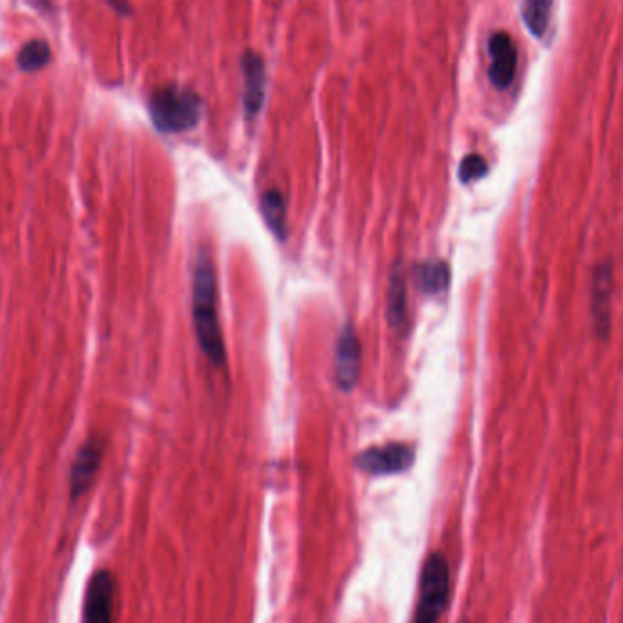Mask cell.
Returning <instances> with one entry per match:
<instances>
[{"mask_svg":"<svg viewBox=\"0 0 623 623\" xmlns=\"http://www.w3.org/2000/svg\"><path fill=\"white\" fill-rule=\"evenodd\" d=\"M390 325L394 328L405 327L407 321V286H405L401 272H394L389 288V308H387Z\"/></svg>","mask_w":623,"mask_h":623,"instance_id":"5bb4252c","label":"cell"},{"mask_svg":"<svg viewBox=\"0 0 623 623\" xmlns=\"http://www.w3.org/2000/svg\"><path fill=\"white\" fill-rule=\"evenodd\" d=\"M241 70H243V79H245L243 108H245L246 118L254 119L261 112L263 104H265V62L257 53L246 52L243 59H241Z\"/></svg>","mask_w":623,"mask_h":623,"instance_id":"30bf717a","label":"cell"},{"mask_svg":"<svg viewBox=\"0 0 623 623\" xmlns=\"http://www.w3.org/2000/svg\"><path fill=\"white\" fill-rule=\"evenodd\" d=\"M359 368H361V345L353 325H345L336 347V374H338L339 389L353 390L358 384Z\"/></svg>","mask_w":623,"mask_h":623,"instance_id":"ba28073f","label":"cell"},{"mask_svg":"<svg viewBox=\"0 0 623 623\" xmlns=\"http://www.w3.org/2000/svg\"><path fill=\"white\" fill-rule=\"evenodd\" d=\"M359 469L372 476L399 474L409 470L415 463V450L409 445L389 443L372 447L358 456Z\"/></svg>","mask_w":623,"mask_h":623,"instance_id":"277c9868","label":"cell"},{"mask_svg":"<svg viewBox=\"0 0 623 623\" xmlns=\"http://www.w3.org/2000/svg\"><path fill=\"white\" fill-rule=\"evenodd\" d=\"M261 214L277 239L286 237V203L279 190H268L261 200Z\"/></svg>","mask_w":623,"mask_h":623,"instance_id":"7c38bea8","label":"cell"},{"mask_svg":"<svg viewBox=\"0 0 623 623\" xmlns=\"http://www.w3.org/2000/svg\"><path fill=\"white\" fill-rule=\"evenodd\" d=\"M461 623H469V622H461Z\"/></svg>","mask_w":623,"mask_h":623,"instance_id":"ac0fdd59","label":"cell"},{"mask_svg":"<svg viewBox=\"0 0 623 623\" xmlns=\"http://www.w3.org/2000/svg\"><path fill=\"white\" fill-rule=\"evenodd\" d=\"M489 81L498 90H507L511 86L517 75L518 50L512 42L511 35L505 31H496L489 39Z\"/></svg>","mask_w":623,"mask_h":623,"instance_id":"8992f818","label":"cell"},{"mask_svg":"<svg viewBox=\"0 0 623 623\" xmlns=\"http://www.w3.org/2000/svg\"><path fill=\"white\" fill-rule=\"evenodd\" d=\"M416 279H418V286L425 294L438 296L441 292L447 290V286H449V265L440 259L425 261L416 270Z\"/></svg>","mask_w":623,"mask_h":623,"instance_id":"8fae6325","label":"cell"},{"mask_svg":"<svg viewBox=\"0 0 623 623\" xmlns=\"http://www.w3.org/2000/svg\"><path fill=\"white\" fill-rule=\"evenodd\" d=\"M203 103L197 93L180 86L157 88L150 98V118L163 133L192 130L200 123Z\"/></svg>","mask_w":623,"mask_h":623,"instance_id":"7a4b0ae2","label":"cell"},{"mask_svg":"<svg viewBox=\"0 0 623 623\" xmlns=\"http://www.w3.org/2000/svg\"><path fill=\"white\" fill-rule=\"evenodd\" d=\"M192 310L195 334L203 353L210 364L223 367L226 364V350L217 317V279L214 263L206 252H201L195 261Z\"/></svg>","mask_w":623,"mask_h":623,"instance_id":"6da1fadb","label":"cell"},{"mask_svg":"<svg viewBox=\"0 0 623 623\" xmlns=\"http://www.w3.org/2000/svg\"><path fill=\"white\" fill-rule=\"evenodd\" d=\"M103 455L104 441L99 438H90L79 449L78 456L73 460L72 476H70V487H72V496L75 500L92 487L101 461H103Z\"/></svg>","mask_w":623,"mask_h":623,"instance_id":"9c48e42d","label":"cell"},{"mask_svg":"<svg viewBox=\"0 0 623 623\" xmlns=\"http://www.w3.org/2000/svg\"><path fill=\"white\" fill-rule=\"evenodd\" d=\"M489 172L486 159L478 154L467 155L460 164V180L461 183H472V181L486 177Z\"/></svg>","mask_w":623,"mask_h":623,"instance_id":"2e32d148","label":"cell"},{"mask_svg":"<svg viewBox=\"0 0 623 623\" xmlns=\"http://www.w3.org/2000/svg\"><path fill=\"white\" fill-rule=\"evenodd\" d=\"M108 2H110V4L119 11V13H123V16H130V11H132V8H130L126 0H108Z\"/></svg>","mask_w":623,"mask_h":623,"instance_id":"e0dca14e","label":"cell"},{"mask_svg":"<svg viewBox=\"0 0 623 623\" xmlns=\"http://www.w3.org/2000/svg\"><path fill=\"white\" fill-rule=\"evenodd\" d=\"M50 61H52V48L42 39H35V41L24 44L17 57V62L24 72H39L42 68L48 67Z\"/></svg>","mask_w":623,"mask_h":623,"instance_id":"9a60e30c","label":"cell"},{"mask_svg":"<svg viewBox=\"0 0 623 623\" xmlns=\"http://www.w3.org/2000/svg\"><path fill=\"white\" fill-rule=\"evenodd\" d=\"M552 0H523L521 17L532 35L542 39L551 24Z\"/></svg>","mask_w":623,"mask_h":623,"instance_id":"4fadbf2b","label":"cell"},{"mask_svg":"<svg viewBox=\"0 0 623 623\" xmlns=\"http://www.w3.org/2000/svg\"><path fill=\"white\" fill-rule=\"evenodd\" d=\"M115 578L110 571H99L88 583L82 623H113Z\"/></svg>","mask_w":623,"mask_h":623,"instance_id":"5b68a950","label":"cell"},{"mask_svg":"<svg viewBox=\"0 0 623 623\" xmlns=\"http://www.w3.org/2000/svg\"><path fill=\"white\" fill-rule=\"evenodd\" d=\"M614 270L613 263H600L594 270L593 279V312L594 328L600 338L605 339L611 330V303H613Z\"/></svg>","mask_w":623,"mask_h":623,"instance_id":"52a82bcc","label":"cell"},{"mask_svg":"<svg viewBox=\"0 0 623 623\" xmlns=\"http://www.w3.org/2000/svg\"><path fill=\"white\" fill-rule=\"evenodd\" d=\"M449 563L441 552H432L425 560L419 576V598L416 607V623H438L449 605Z\"/></svg>","mask_w":623,"mask_h":623,"instance_id":"3957f363","label":"cell"}]
</instances>
